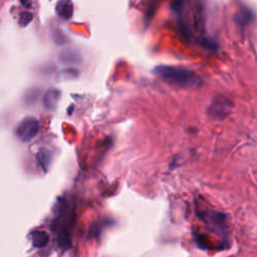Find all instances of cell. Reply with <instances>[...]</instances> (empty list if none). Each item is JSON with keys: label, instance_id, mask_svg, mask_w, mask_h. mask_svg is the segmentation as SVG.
<instances>
[{"label": "cell", "instance_id": "1", "mask_svg": "<svg viewBox=\"0 0 257 257\" xmlns=\"http://www.w3.org/2000/svg\"><path fill=\"white\" fill-rule=\"evenodd\" d=\"M154 72L163 80L170 84L183 88H194L200 86L202 80L193 70L184 67L172 65H159L155 67Z\"/></svg>", "mask_w": 257, "mask_h": 257}, {"label": "cell", "instance_id": "2", "mask_svg": "<svg viewBox=\"0 0 257 257\" xmlns=\"http://www.w3.org/2000/svg\"><path fill=\"white\" fill-rule=\"evenodd\" d=\"M38 131H39L38 120L34 117L28 116V117H25L19 123L16 130V135L22 142H29L37 135Z\"/></svg>", "mask_w": 257, "mask_h": 257}, {"label": "cell", "instance_id": "3", "mask_svg": "<svg viewBox=\"0 0 257 257\" xmlns=\"http://www.w3.org/2000/svg\"><path fill=\"white\" fill-rule=\"evenodd\" d=\"M230 107L231 106L229 105V101L227 99L217 97L215 100H213L210 106V112L215 117L225 116L229 112Z\"/></svg>", "mask_w": 257, "mask_h": 257}, {"label": "cell", "instance_id": "4", "mask_svg": "<svg viewBox=\"0 0 257 257\" xmlns=\"http://www.w3.org/2000/svg\"><path fill=\"white\" fill-rule=\"evenodd\" d=\"M56 13L62 19H69L73 14V5L70 0H59L56 4Z\"/></svg>", "mask_w": 257, "mask_h": 257}, {"label": "cell", "instance_id": "5", "mask_svg": "<svg viewBox=\"0 0 257 257\" xmlns=\"http://www.w3.org/2000/svg\"><path fill=\"white\" fill-rule=\"evenodd\" d=\"M60 97V92L57 89H50L48 90L43 98L44 106L47 109H54L58 103Z\"/></svg>", "mask_w": 257, "mask_h": 257}, {"label": "cell", "instance_id": "6", "mask_svg": "<svg viewBox=\"0 0 257 257\" xmlns=\"http://www.w3.org/2000/svg\"><path fill=\"white\" fill-rule=\"evenodd\" d=\"M202 216L203 217H200L202 218L207 224H210L211 226H214L216 228H220V227H223V219H224V216H221L219 217V214L218 213H211V212H206V213H202Z\"/></svg>", "mask_w": 257, "mask_h": 257}, {"label": "cell", "instance_id": "7", "mask_svg": "<svg viewBox=\"0 0 257 257\" xmlns=\"http://www.w3.org/2000/svg\"><path fill=\"white\" fill-rule=\"evenodd\" d=\"M49 241V236L45 231H36L33 232L31 235V242L34 247L42 248L44 247Z\"/></svg>", "mask_w": 257, "mask_h": 257}, {"label": "cell", "instance_id": "8", "mask_svg": "<svg viewBox=\"0 0 257 257\" xmlns=\"http://www.w3.org/2000/svg\"><path fill=\"white\" fill-rule=\"evenodd\" d=\"M251 16L252 13L249 9H242L240 10L236 15H235V21L240 25V26H244L246 25L250 20H251Z\"/></svg>", "mask_w": 257, "mask_h": 257}, {"label": "cell", "instance_id": "9", "mask_svg": "<svg viewBox=\"0 0 257 257\" xmlns=\"http://www.w3.org/2000/svg\"><path fill=\"white\" fill-rule=\"evenodd\" d=\"M37 160H38V163L39 165L43 168V169H46L50 163V154L47 152V151H40L38 154H37Z\"/></svg>", "mask_w": 257, "mask_h": 257}, {"label": "cell", "instance_id": "10", "mask_svg": "<svg viewBox=\"0 0 257 257\" xmlns=\"http://www.w3.org/2000/svg\"><path fill=\"white\" fill-rule=\"evenodd\" d=\"M31 20H32V14L29 13V12H24L20 16V23H21L22 26L27 25Z\"/></svg>", "mask_w": 257, "mask_h": 257}]
</instances>
